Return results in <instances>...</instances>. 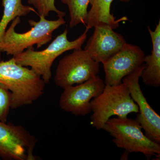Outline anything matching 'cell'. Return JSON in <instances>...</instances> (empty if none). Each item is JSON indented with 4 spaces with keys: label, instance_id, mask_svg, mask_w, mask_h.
Returning a JSON list of instances; mask_svg holds the SVG:
<instances>
[{
    "label": "cell",
    "instance_id": "obj_1",
    "mask_svg": "<svg viewBox=\"0 0 160 160\" xmlns=\"http://www.w3.org/2000/svg\"><path fill=\"white\" fill-rule=\"evenodd\" d=\"M0 83L11 92V109L31 105L44 93L46 83L33 70L18 64L12 57L0 61Z\"/></svg>",
    "mask_w": 160,
    "mask_h": 160
},
{
    "label": "cell",
    "instance_id": "obj_2",
    "mask_svg": "<svg viewBox=\"0 0 160 160\" xmlns=\"http://www.w3.org/2000/svg\"><path fill=\"white\" fill-rule=\"evenodd\" d=\"M39 17L38 22L29 21L31 29L24 33L16 32V27L21 22V19L19 17L14 19L0 42L1 51L13 56L34 45L39 48L50 42L52 32L66 23L63 17L56 20H47L43 16Z\"/></svg>",
    "mask_w": 160,
    "mask_h": 160
},
{
    "label": "cell",
    "instance_id": "obj_3",
    "mask_svg": "<svg viewBox=\"0 0 160 160\" xmlns=\"http://www.w3.org/2000/svg\"><path fill=\"white\" fill-rule=\"evenodd\" d=\"M88 32L86 29L76 39L70 41L67 38L68 30L66 28L46 49L36 51L33 46L30 47L19 54L13 56V58L18 64L30 67L47 84L52 76L51 68L55 60L66 52L82 48L87 38Z\"/></svg>",
    "mask_w": 160,
    "mask_h": 160
},
{
    "label": "cell",
    "instance_id": "obj_4",
    "mask_svg": "<svg viewBox=\"0 0 160 160\" xmlns=\"http://www.w3.org/2000/svg\"><path fill=\"white\" fill-rule=\"evenodd\" d=\"M90 124L97 129H104L107 121L112 116L127 117L138 113V107L132 100L127 85H106L98 96L92 100Z\"/></svg>",
    "mask_w": 160,
    "mask_h": 160
},
{
    "label": "cell",
    "instance_id": "obj_5",
    "mask_svg": "<svg viewBox=\"0 0 160 160\" xmlns=\"http://www.w3.org/2000/svg\"><path fill=\"white\" fill-rule=\"evenodd\" d=\"M104 130L113 137L112 141L118 148L125 149L126 152H140L148 158L155 156L160 158V144L143 133L136 120L127 117L110 118Z\"/></svg>",
    "mask_w": 160,
    "mask_h": 160
},
{
    "label": "cell",
    "instance_id": "obj_6",
    "mask_svg": "<svg viewBox=\"0 0 160 160\" xmlns=\"http://www.w3.org/2000/svg\"><path fill=\"white\" fill-rule=\"evenodd\" d=\"M100 72V63L90 57L82 48L73 49L72 53L60 60L56 70L54 82L65 89L93 78Z\"/></svg>",
    "mask_w": 160,
    "mask_h": 160
},
{
    "label": "cell",
    "instance_id": "obj_7",
    "mask_svg": "<svg viewBox=\"0 0 160 160\" xmlns=\"http://www.w3.org/2000/svg\"><path fill=\"white\" fill-rule=\"evenodd\" d=\"M36 138L22 126L0 121V158L36 160Z\"/></svg>",
    "mask_w": 160,
    "mask_h": 160
},
{
    "label": "cell",
    "instance_id": "obj_8",
    "mask_svg": "<svg viewBox=\"0 0 160 160\" xmlns=\"http://www.w3.org/2000/svg\"><path fill=\"white\" fill-rule=\"evenodd\" d=\"M145 64L125 77L122 82L129 88L132 100L138 107L139 112L136 120L145 131V134L152 141L160 144V116L152 109L144 94L139 84V78Z\"/></svg>",
    "mask_w": 160,
    "mask_h": 160
},
{
    "label": "cell",
    "instance_id": "obj_9",
    "mask_svg": "<svg viewBox=\"0 0 160 160\" xmlns=\"http://www.w3.org/2000/svg\"><path fill=\"white\" fill-rule=\"evenodd\" d=\"M105 86L104 81L98 75L84 82L66 87L60 96V108L78 116L89 114L92 100L103 91Z\"/></svg>",
    "mask_w": 160,
    "mask_h": 160
},
{
    "label": "cell",
    "instance_id": "obj_10",
    "mask_svg": "<svg viewBox=\"0 0 160 160\" xmlns=\"http://www.w3.org/2000/svg\"><path fill=\"white\" fill-rule=\"evenodd\" d=\"M145 57L139 46L126 43L121 50L102 63L105 85L121 84L125 77L144 64Z\"/></svg>",
    "mask_w": 160,
    "mask_h": 160
},
{
    "label": "cell",
    "instance_id": "obj_11",
    "mask_svg": "<svg viewBox=\"0 0 160 160\" xmlns=\"http://www.w3.org/2000/svg\"><path fill=\"white\" fill-rule=\"evenodd\" d=\"M94 28L84 50L96 62L102 63L121 50L126 44V40L106 24H99Z\"/></svg>",
    "mask_w": 160,
    "mask_h": 160
},
{
    "label": "cell",
    "instance_id": "obj_12",
    "mask_svg": "<svg viewBox=\"0 0 160 160\" xmlns=\"http://www.w3.org/2000/svg\"><path fill=\"white\" fill-rule=\"evenodd\" d=\"M152 42L151 54L145 57V69L141 77L146 86L158 88L160 86V20L152 31L147 27Z\"/></svg>",
    "mask_w": 160,
    "mask_h": 160
},
{
    "label": "cell",
    "instance_id": "obj_13",
    "mask_svg": "<svg viewBox=\"0 0 160 160\" xmlns=\"http://www.w3.org/2000/svg\"><path fill=\"white\" fill-rule=\"evenodd\" d=\"M122 2H128L130 0H120ZM113 0H91V9L88 11L86 24V30L89 31L91 28L99 24L108 25L112 29L117 28L120 22L127 20L126 17L116 19L115 17L110 12V7Z\"/></svg>",
    "mask_w": 160,
    "mask_h": 160
},
{
    "label": "cell",
    "instance_id": "obj_14",
    "mask_svg": "<svg viewBox=\"0 0 160 160\" xmlns=\"http://www.w3.org/2000/svg\"><path fill=\"white\" fill-rule=\"evenodd\" d=\"M4 7L3 14L0 21V42L7 30L9 23L17 17L26 16L31 12L37 13L34 8L25 6L22 3V0H2ZM0 50V61L1 60Z\"/></svg>",
    "mask_w": 160,
    "mask_h": 160
},
{
    "label": "cell",
    "instance_id": "obj_15",
    "mask_svg": "<svg viewBox=\"0 0 160 160\" xmlns=\"http://www.w3.org/2000/svg\"><path fill=\"white\" fill-rule=\"evenodd\" d=\"M68 6L70 21L69 27L74 28L79 24L86 25L88 11V6L91 0H61Z\"/></svg>",
    "mask_w": 160,
    "mask_h": 160
},
{
    "label": "cell",
    "instance_id": "obj_16",
    "mask_svg": "<svg viewBox=\"0 0 160 160\" xmlns=\"http://www.w3.org/2000/svg\"><path fill=\"white\" fill-rule=\"evenodd\" d=\"M55 0H28V3L32 5L37 10L39 16H48L50 12H54L58 18L64 17L66 15L64 12L58 9L55 5Z\"/></svg>",
    "mask_w": 160,
    "mask_h": 160
},
{
    "label": "cell",
    "instance_id": "obj_17",
    "mask_svg": "<svg viewBox=\"0 0 160 160\" xmlns=\"http://www.w3.org/2000/svg\"><path fill=\"white\" fill-rule=\"evenodd\" d=\"M11 92L0 83V121L7 122L9 111L11 109Z\"/></svg>",
    "mask_w": 160,
    "mask_h": 160
}]
</instances>
